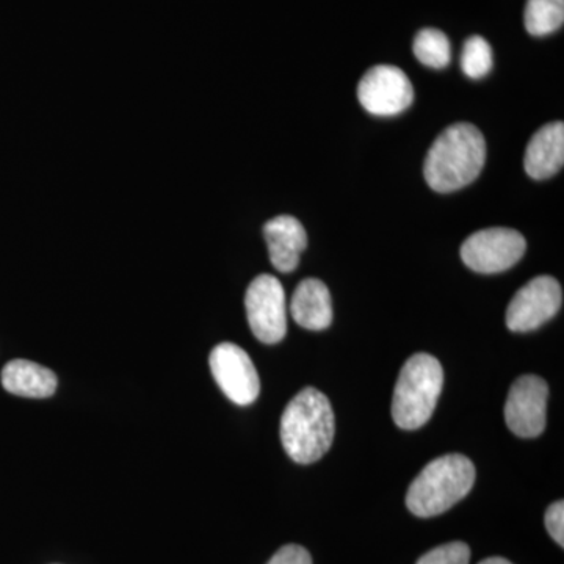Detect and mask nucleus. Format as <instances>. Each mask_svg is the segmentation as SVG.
<instances>
[{"label": "nucleus", "instance_id": "obj_1", "mask_svg": "<svg viewBox=\"0 0 564 564\" xmlns=\"http://www.w3.org/2000/svg\"><path fill=\"white\" fill-rule=\"evenodd\" d=\"M485 161L484 133L469 122H455L434 140L423 174L434 192L452 193L473 184Z\"/></svg>", "mask_w": 564, "mask_h": 564}, {"label": "nucleus", "instance_id": "obj_2", "mask_svg": "<svg viewBox=\"0 0 564 564\" xmlns=\"http://www.w3.org/2000/svg\"><path fill=\"white\" fill-rule=\"evenodd\" d=\"M336 422L325 393L304 388L281 415V443L293 462L313 464L332 448Z\"/></svg>", "mask_w": 564, "mask_h": 564}, {"label": "nucleus", "instance_id": "obj_3", "mask_svg": "<svg viewBox=\"0 0 564 564\" xmlns=\"http://www.w3.org/2000/svg\"><path fill=\"white\" fill-rule=\"evenodd\" d=\"M475 484V466L467 456L451 454L426 464L406 494V507L417 518H434L463 500Z\"/></svg>", "mask_w": 564, "mask_h": 564}, {"label": "nucleus", "instance_id": "obj_4", "mask_svg": "<svg viewBox=\"0 0 564 564\" xmlns=\"http://www.w3.org/2000/svg\"><path fill=\"white\" fill-rule=\"evenodd\" d=\"M444 386V370L432 355L417 352L404 362L393 389L392 419L402 430H419L432 419Z\"/></svg>", "mask_w": 564, "mask_h": 564}, {"label": "nucleus", "instance_id": "obj_5", "mask_svg": "<svg viewBox=\"0 0 564 564\" xmlns=\"http://www.w3.org/2000/svg\"><path fill=\"white\" fill-rule=\"evenodd\" d=\"M248 323L252 334L263 344H278L288 334L285 292L278 278L259 274L245 295Z\"/></svg>", "mask_w": 564, "mask_h": 564}, {"label": "nucleus", "instance_id": "obj_6", "mask_svg": "<svg viewBox=\"0 0 564 564\" xmlns=\"http://www.w3.org/2000/svg\"><path fill=\"white\" fill-rule=\"evenodd\" d=\"M525 250L527 242L521 232L489 228L467 237L462 247V259L474 272L492 274L514 267Z\"/></svg>", "mask_w": 564, "mask_h": 564}, {"label": "nucleus", "instance_id": "obj_7", "mask_svg": "<svg viewBox=\"0 0 564 564\" xmlns=\"http://www.w3.org/2000/svg\"><path fill=\"white\" fill-rule=\"evenodd\" d=\"M563 289L555 278L541 274L519 289L507 310V326L513 333H529L554 318L562 310Z\"/></svg>", "mask_w": 564, "mask_h": 564}, {"label": "nucleus", "instance_id": "obj_8", "mask_svg": "<svg viewBox=\"0 0 564 564\" xmlns=\"http://www.w3.org/2000/svg\"><path fill=\"white\" fill-rule=\"evenodd\" d=\"M358 99L369 113L393 117L413 104L414 88L402 69L378 65L364 74L358 85Z\"/></svg>", "mask_w": 564, "mask_h": 564}, {"label": "nucleus", "instance_id": "obj_9", "mask_svg": "<svg viewBox=\"0 0 564 564\" xmlns=\"http://www.w3.org/2000/svg\"><path fill=\"white\" fill-rule=\"evenodd\" d=\"M209 364L215 381L232 403L248 406L258 400L261 381L243 348L231 343L217 345L210 352Z\"/></svg>", "mask_w": 564, "mask_h": 564}, {"label": "nucleus", "instance_id": "obj_10", "mask_svg": "<svg viewBox=\"0 0 564 564\" xmlns=\"http://www.w3.org/2000/svg\"><path fill=\"white\" fill-rule=\"evenodd\" d=\"M549 388L538 375L519 377L511 386L505 403V422L519 437L532 440L543 434Z\"/></svg>", "mask_w": 564, "mask_h": 564}, {"label": "nucleus", "instance_id": "obj_11", "mask_svg": "<svg viewBox=\"0 0 564 564\" xmlns=\"http://www.w3.org/2000/svg\"><path fill=\"white\" fill-rule=\"evenodd\" d=\"M263 237L274 269L281 273L293 272L307 247V234L302 223L291 215H280L265 223Z\"/></svg>", "mask_w": 564, "mask_h": 564}, {"label": "nucleus", "instance_id": "obj_12", "mask_svg": "<svg viewBox=\"0 0 564 564\" xmlns=\"http://www.w3.org/2000/svg\"><path fill=\"white\" fill-rule=\"evenodd\" d=\"M563 163L564 124L562 121L549 122L534 133L527 147L525 172L533 180L543 181L558 173Z\"/></svg>", "mask_w": 564, "mask_h": 564}, {"label": "nucleus", "instance_id": "obj_13", "mask_svg": "<svg viewBox=\"0 0 564 564\" xmlns=\"http://www.w3.org/2000/svg\"><path fill=\"white\" fill-rule=\"evenodd\" d=\"M293 321L302 328L322 332L333 322V303L325 282L307 278L300 282L291 302Z\"/></svg>", "mask_w": 564, "mask_h": 564}, {"label": "nucleus", "instance_id": "obj_14", "mask_svg": "<svg viewBox=\"0 0 564 564\" xmlns=\"http://www.w3.org/2000/svg\"><path fill=\"white\" fill-rule=\"evenodd\" d=\"M2 386L13 395L47 399L57 389V375L41 364L14 359L3 367Z\"/></svg>", "mask_w": 564, "mask_h": 564}, {"label": "nucleus", "instance_id": "obj_15", "mask_svg": "<svg viewBox=\"0 0 564 564\" xmlns=\"http://www.w3.org/2000/svg\"><path fill=\"white\" fill-rule=\"evenodd\" d=\"M524 22L530 35H551L563 28L564 0H529Z\"/></svg>", "mask_w": 564, "mask_h": 564}, {"label": "nucleus", "instance_id": "obj_16", "mask_svg": "<svg viewBox=\"0 0 564 564\" xmlns=\"http://www.w3.org/2000/svg\"><path fill=\"white\" fill-rule=\"evenodd\" d=\"M414 55L422 65L443 69L451 63V41L437 29H423L415 36Z\"/></svg>", "mask_w": 564, "mask_h": 564}, {"label": "nucleus", "instance_id": "obj_17", "mask_svg": "<svg viewBox=\"0 0 564 564\" xmlns=\"http://www.w3.org/2000/svg\"><path fill=\"white\" fill-rule=\"evenodd\" d=\"M492 47L484 36L474 35L464 43L462 68L470 79H481L492 69Z\"/></svg>", "mask_w": 564, "mask_h": 564}, {"label": "nucleus", "instance_id": "obj_18", "mask_svg": "<svg viewBox=\"0 0 564 564\" xmlns=\"http://www.w3.org/2000/svg\"><path fill=\"white\" fill-rule=\"evenodd\" d=\"M470 549L462 541L440 545L421 556L417 564H469Z\"/></svg>", "mask_w": 564, "mask_h": 564}, {"label": "nucleus", "instance_id": "obj_19", "mask_svg": "<svg viewBox=\"0 0 564 564\" xmlns=\"http://www.w3.org/2000/svg\"><path fill=\"white\" fill-rule=\"evenodd\" d=\"M545 529L554 538L560 547L564 545V503L563 500L554 502L547 508L544 516Z\"/></svg>", "mask_w": 564, "mask_h": 564}, {"label": "nucleus", "instance_id": "obj_20", "mask_svg": "<svg viewBox=\"0 0 564 564\" xmlns=\"http://www.w3.org/2000/svg\"><path fill=\"white\" fill-rule=\"evenodd\" d=\"M267 564H313V558L302 545L289 544L281 547Z\"/></svg>", "mask_w": 564, "mask_h": 564}, {"label": "nucleus", "instance_id": "obj_21", "mask_svg": "<svg viewBox=\"0 0 564 564\" xmlns=\"http://www.w3.org/2000/svg\"><path fill=\"white\" fill-rule=\"evenodd\" d=\"M480 564H513L508 562V560L500 558V556H492V558H486Z\"/></svg>", "mask_w": 564, "mask_h": 564}]
</instances>
